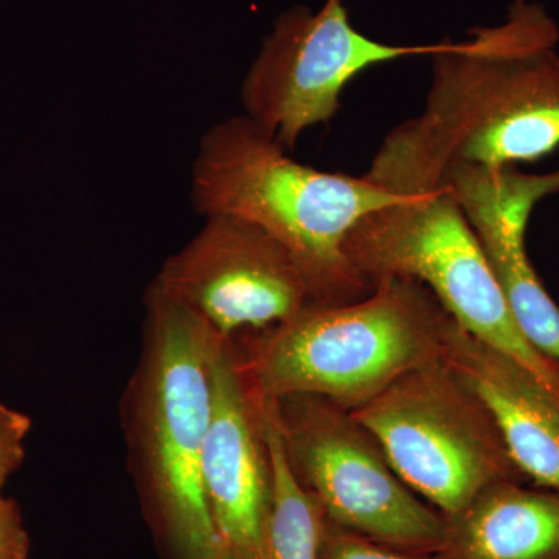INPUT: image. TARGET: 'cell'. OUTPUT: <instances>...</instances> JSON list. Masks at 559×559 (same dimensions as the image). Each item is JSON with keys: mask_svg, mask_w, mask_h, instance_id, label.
<instances>
[{"mask_svg": "<svg viewBox=\"0 0 559 559\" xmlns=\"http://www.w3.org/2000/svg\"><path fill=\"white\" fill-rule=\"evenodd\" d=\"M558 43L557 22L528 0L468 39L443 40L425 109L389 132L364 178L414 197L459 168L502 170L557 150Z\"/></svg>", "mask_w": 559, "mask_h": 559, "instance_id": "obj_1", "label": "cell"}, {"mask_svg": "<svg viewBox=\"0 0 559 559\" xmlns=\"http://www.w3.org/2000/svg\"><path fill=\"white\" fill-rule=\"evenodd\" d=\"M404 197L369 179L326 173L294 160L272 132L248 116L210 128L193 165L191 201L205 218L249 221L296 259L312 304L340 305L370 294L345 255L348 231L367 213Z\"/></svg>", "mask_w": 559, "mask_h": 559, "instance_id": "obj_2", "label": "cell"}, {"mask_svg": "<svg viewBox=\"0 0 559 559\" xmlns=\"http://www.w3.org/2000/svg\"><path fill=\"white\" fill-rule=\"evenodd\" d=\"M451 319L423 283L388 278L362 299L311 304L231 342L250 395L320 396L353 411L407 371L440 360Z\"/></svg>", "mask_w": 559, "mask_h": 559, "instance_id": "obj_3", "label": "cell"}, {"mask_svg": "<svg viewBox=\"0 0 559 559\" xmlns=\"http://www.w3.org/2000/svg\"><path fill=\"white\" fill-rule=\"evenodd\" d=\"M145 358L135 389V444L150 503L176 559H215L218 530L202 487L213 359L224 337L151 285Z\"/></svg>", "mask_w": 559, "mask_h": 559, "instance_id": "obj_4", "label": "cell"}, {"mask_svg": "<svg viewBox=\"0 0 559 559\" xmlns=\"http://www.w3.org/2000/svg\"><path fill=\"white\" fill-rule=\"evenodd\" d=\"M345 255L373 288L414 278L463 330L516 360L559 401V367L518 329L476 231L448 189L404 197L348 231Z\"/></svg>", "mask_w": 559, "mask_h": 559, "instance_id": "obj_5", "label": "cell"}, {"mask_svg": "<svg viewBox=\"0 0 559 559\" xmlns=\"http://www.w3.org/2000/svg\"><path fill=\"white\" fill-rule=\"evenodd\" d=\"M352 412L401 480L447 520L502 481H525L479 396L443 359Z\"/></svg>", "mask_w": 559, "mask_h": 559, "instance_id": "obj_6", "label": "cell"}, {"mask_svg": "<svg viewBox=\"0 0 559 559\" xmlns=\"http://www.w3.org/2000/svg\"><path fill=\"white\" fill-rule=\"evenodd\" d=\"M272 403L290 468L326 522L392 549L440 554L447 518L400 479L352 412L312 395Z\"/></svg>", "mask_w": 559, "mask_h": 559, "instance_id": "obj_7", "label": "cell"}, {"mask_svg": "<svg viewBox=\"0 0 559 559\" xmlns=\"http://www.w3.org/2000/svg\"><path fill=\"white\" fill-rule=\"evenodd\" d=\"M429 46H392L356 31L344 0H326L316 13L294 7L275 21L259 57L242 81L249 119L293 150L305 131L326 123L340 110L349 81L371 66L433 55Z\"/></svg>", "mask_w": 559, "mask_h": 559, "instance_id": "obj_8", "label": "cell"}, {"mask_svg": "<svg viewBox=\"0 0 559 559\" xmlns=\"http://www.w3.org/2000/svg\"><path fill=\"white\" fill-rule=\"evenodd\" d=\"M154 285L227 341L285 322L312 304L288 249L235 216H210L200 234L165 261Z\"/></svg>", "mask_w": 559, "mask_h": 559, "instance_id": "obj_9", "label": "cell"}, {"mask_svg": "<svg viewBox=\"0 0 559 559\" xmlns=\"http://www.w3.org/2000/svg\"><path fill=\"white\" fill-rule=\"evenodd\" d=\"M202 487L221 544L263 557L271 499L266 447L235 358L221 340L213 359L212 415L201 460Z\"/></svg>", "mask_w": 559, "mask_h": 559, "instance_id": "obj_10", "label": "cell"}, {"mask_svg": "<svg viewBox=\"0 0 559 559\" xmlns=\"http://www.w3.org/2000/svg\"><path fill=\"white\" fill-rule=\"evenodd\" d=\"M441 359L485 404L525 480L559 491V401L521 364L454 319Z\"/></svg>", "mask_w": 559, "mask_h": 559, "instance_id": "obj_11", "label": "cell"}, {"mask_svg": "<svg viewBox=\"0 0 559 559\" xmlns=\"http://www.w3.org/2000/svg\"><path fill=\"white\" fill-rule=\"evenodd\" d=\"M447 522V559H559L555 489L502 481Z\"/></svg>", "mask_w": 559, "mask_h": 559, "instance_id": "obj_12", "label": "cell"}, {"mask_svg": "<svg viewBox=\"0 0 559 559\" xmlns=\"http://www.w3.org/2000/svg\"><path fill=\"white\" fill-rule=\"evenodd\" d=\"M495 271L518 329L559 367V308L533 270L525 248L532 213L506 207L476 191L455 194Z\"/></svg>", "mask_w": 559, "mask_h": 559, "instance_id": "obj_13", "label": "cell"}, {"mask_svg": "<svg viewBox=\"0 0 559 559\" xmlns=\"http://www.w3.org/2000/svg\"><path fill=\"white\" fill-rule=\"evenodd\" d=\"M261 437L267 452L271 499L263 535V559H319L323 514L290 468L272 400L255 399Z\"/></svg>", "mask_w": 559, "mask_h": 559, "instance_id": "obj_14", "label": "cell"}, {"mask_svg": "<svg viewBox=\"0 0 559 559\" xmlns=\"http://www.w3.org/2000/svg\"><path fill=\"white\" fill-rule=\"evenodd\" d=\"M325 520V518H323ZM319 559H447L440 554H412L382 546L347 530L323 522Z\"/></svg>", "mask_w": 559, "mask_h": 559, "instance_id": "obj_15", "label": "cell"}, {"mask_svg": "<svg viewBox=\"0 0 559 559\" xmlns=\"http://www.w3.org/2000/svg\"><path fill=\"white\" fill-rule=\"evenodd\" d=\"M31 429L32 419L27 415L0 401V498L3 485L24 462V443Z\"/></svg>", "mask_w": 559, "mask_h": 559, "instance_id": "obj_16", "label": "cell"}, {"mask_svg": "<svg viewBox=\"0 0 559 559\" xmlns=\"http://www.w3.org/2000/svg\"><path fill=\"white\" fill-rule=\"evenodd\" d=\"M31 539L14 500L0 498V559H28Z\"/></svg>", "mask_w": 559, "mask_h": 559, "instance_id": "obj_17", "label": "cell"}, {"mask_svg": "<svg viewBox=\"0 0 559 559\" xmlns=\"http://www.w3.org/2000/svg\"><path fill=\"white\" fill-rule=\"evenodd\" d=\"M215 559H263V557L260 554H253V551L235 549V547L221 544V549Z\"/></svg>", "mask_w": 559, "mask_h": 559, "instance_id": "obj_18", "label": "cell"}]
</instances>
